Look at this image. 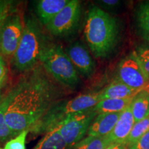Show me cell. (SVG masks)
<instances>
[{
    "label": "cell",
    "instance_id": "12",
    "mask_svg": "<svg viewBox=\"0 0 149 149\" xmlns=\"http://www.w3.org/2000/svg\"><path fill=\"white\" fill-rule=\"evenodd\" d=\"M122 113H100L91 123L87 135L98 137L109 135L114 128Z\"/></svg>",
    "mask_w": 149,
    "mask_h": 149
},
{
    "label": "cell",
    "instance_id": "13",
    "mask_svg": "<svg viewBox=\"0 0 149 149\" xmlns=\"http://www.w3.org/2000/svg\"><path fill=\"white\" fill-rule=\"evenodd\" d=\"M70 0H40L36 3L35 11L39 19L46 26Z\"/></svg>",
    "mask_w": 149,
    "mask_h": 149
},
{
    "label": "cell",
    "instance_id": "32",
    "mask_svg": "<svg viewBox=\"0 0 149 149\" xmlns=\"http://www.w3.org/2000/svg\"><path fill=\"white\" fill-rule=\"evenodd\" d=\"M0 149H3V148L1 147V146H0Z\"/></svg>",
    "mask_w": 149,
    "mask_h": 149
},
{
    "label": "cell",
    "instance_id": "21",
    "mask_svg": "<svg viewBox=\"0 0 149 149\" xmlns=\"http://www.w3.org/2000/svg\"><path fill=\"white\" fill-rule=\"evenodd\" d=\"M148 131H149V116L135 123L128 139H126V146L128 147L134 144Z\"/></svg>",
    "mask_w": 149,
    "mask_h": 149
},
{
    "label": "cell",
    "instance_id": "5",
    "mask_svg": "<svg viewBox=\"0 0 149 149\" xmlns=\"http://www.w3.org/2000/svg\"><path fill=\"white\" fill-rule=\"evenodd\" d=\"M40 64L54 80L70 89H74L80 82L79 73L63 48L49 41L43 50Z\"/></svg>",
    "mask_w": 149,
    "mask_h": 149
},
{
    "label": "cell",
    "instance_id": "19",
    "mask_svg": "<svg viewBox=\"0 0 149 149\" xmlns=\"http://www.w3.org/2000/svg\"><path fill=\"white\" fill-rule=\"evenodd\" d=\"M8 104V97L6 93L0 101V143H6L14 137L6 121V112Z\"/></svg>",
    "mask_w": 149,
    "mask_h": 149
},
{
    "label": "cell",
    "instance_id": "23",
    "mask_svg": "<svg viewBox=\"0 0 149 149\" xmlns=\"http://www.w3.org/2000/svg\"><path fill=\"white\" fill-rule=\"evenodd\" d=\"M29 130H24L6 143L3 149H26V141Z\"/></svg>",
    "mask_w": 149,
    "mask_h": 149
},
{
    "label": "cell",
    "instance_id": "7",
    "mask_svg": "<svg viewBox=\"0 0 149 149\" xmlns=\"http://www.w3.org/2000/svg\"><path fill=\"white\" fill-rule=\"evenodd\" d=\"M22 15L13 11L3 21L0 29V55L12 59L21 41L24 28Z\"/></svg>",
    "mask_w": 149,
    "mask_h": 149
},
{
    "label": "cell",
    "instance_id": "11",
    "mask_svg": "<svg viewBox=\"0 0 149 149\" xmlns=\"http://www.w3.org/2000/svg\"><path fill=\"white\" fill-rule=\"evenodd\" d=\"M135 124L133 115L130 107L122 112L120 118L115 124L114 128L109 135L108 140L111 143H120L126 144V139L130 135L133 126Z\"/></svg>",
    "mask_w": 149,
    "mask_h": 149
},
{
    "label": "cell",
    "instance_id": "6",
    "mask_svg": "<svg viewBox=\"0 0 149 149\" xmlns=\"http://www.w3.org/2000/svg\"><path fill=\"white\" fill-rule=\"evenodd\" d=\"M97 115L93 108L69 116L56 126L68 147L74 146L84 139Z\"/></svg>",
    "mask_w": 149,
    "mask_h": 149
},
{
    "label": "cell",
    "instance_id": "18",
    "mask_svg": "<svg viewBox=\"0 0 149 149\" xmlns=\"http://www.w3.org/2000/svg\"><path fill=\"white\" fill-rule=\"evenodd\" d=\"M136 17L139 32L149 44V1L141 3L137 9Z\"/></svg>",
    "mask_w": 149,
    "mask_h": 149
},
{
    "label": "cell",
    "instance_id": "29",
    "mask_svg": "<svg viewBox=\"0 0 149 149\" xmlns=\"http://www.w3.org/2000/svg\"><path fill=\"white\" fill-rule=\"evenodd\" d=\"M4 85H5V83H0V91H1V88L4 86Z\"/></svg>",
    "mask_w": 149,
    "mask_h": 149
},
{
    "label": "cell",
    "instance_id": "15",
    "mask_svg": "<svg viewBox=\"0 0 149 149\" xmlns=\"http://www.w3.org/2000/svg\"><path fill=\"white\" fill-rule=\"evenodd\" d=\"M135 123L149 116V87L147 86L133 97L130 105Z\"/></svg>",
    "mask_w": 149,
    "mask_h": 149
},
{
    "label": "cell",
    "instance_id": "16",
    "mask_svg": "<svg viewBox=\"0 0 149 149\" xmlns=\"http://www.w3.org/2000/svg\"><path fill=\"white\" fill-rule=\"evenodd\" d=\"M133 97L126 99H107L100 100L93 107V110L98 114L100 113H122L130 107Z\"/></svg>",
    "mask_w": 149,
    "mask_h": 149
},
{
    "label": "cell",
    "instance_id": "9",
    "mask_svg": "<svg viewBox=\"0 0 149 149\" xmlns=\"http://www.w3.org/2000/svg\"><path fill=\"white\" fill-rule=\"evenodd\" d=\"M117 80L136 90H141L149 86V78L134 51L119 63Z\"/></svg>",
    "mask_w": 149,
    "mask_h": 149
},
{
    "label": "cell",
    "instance_id": "25",
    "mask_svg": "<svg viewBox=\"0 0 149 149\" xmlns=\"http://www.w3.org/2000/svg\"><path fill=\"white\" fill-rule=\"evenodd\" d=\"M13 12V2L10 1H0V22L5 19Z\"/></svg>",
    "mask_w": 149,
    "mask_h": 149
},
{
    "label": "cell",
    "instance_id": "1",
    "mask_svg": "<svg viewBox=\"0 0 149 149\" xmlns=\"http://www.w3.org/2000/svg\"><path fill=\"white\" fill-rule=\"evenodd\" d=\"M60 84L38 64L23 72L6 92L8 104L6 121L14 137L29 130L61 95Z\"/></svg>",
    "mask_w": 149,
    "mask_h": 149
},
{
    "label": "cell",
    "instance_id": "30",
    "mask_svg": "<svg viewBox=\"0 0 149 149\" xmlns=\"http://www.w3.org/2000/svg\"><path fill=\"white\" fill-rule=\"evenodd\" d=\"M3 95L2 94V93H1V91H0V101H1V99H2Z\"/></svg>",
    "mask_w": 149,
    "mask_h": 149
},
{
    "label": "cell",
    "instance_id": "24",
    "mask_svg": "<svg viewBox=\"0 0 149 149\" xmlns=\"http://www.w3.org/2000/svg\"><path fill=\"white\" fill-rule=\"evenodd\" d=\"M127 148L128 149H149V131Z\"/></svg>",
    "mask_w": 149,
    "mask_h": 149
},
{
    "label": "cell",
    "instance_id": "2",
    "mask_svg": "<svg viewBox=\"0 0 149 149\" xmlns=\"http://www.w3.org/2000/svg\"><path fill=\"white\" fill-rule=\"evenodd\" d=\"M84 35L95 57L105 58L114 51L118 43L120 26L116 18L94 6L88 13Z\"/></svg>",
    "mask_w": 149,
    "mask_h": 149
},
{
    "label": "cell",
    "instance_id": "17",
    "mask_svg": "<svg viewBox=\"0 0 149 149\" xmlns=\"http://www.w3.org/2000/svg\"><path fill=\"white\" fill-rule=\"evenodd\" d=\"M67 147L59 128L55 126L47 132L33 149H66Z\"/></svg>",
    "mask_w": 149,
    "mask_h": 149
},
{
    "label": "cell",
    "instance_id": "22",
    "mask_svg": "<svg viewBox=\"0 0 149 149\" xmlns=\"http://www.w3.org/2000/svg\"><path fill=\"white\" fill-rule=\"evenodd\" d=\"M134 52L149 78V44L138 46Z\"/></svg>",
    "mask_w": 149,
    "mask_h": 149
},
{
    "label": "cell",
    "instance_id": "4",
    "mask_svg": "<svg viewBox=\"0 0 149 149\" xmlns=\"http://www.w3.org/2000/svg\"><path fill=\"white\" fill-rule=\"evenodd\" d=\"M100 92L80 94L70 100L57 102L29 130L34 135L46 133L67 117L93 109L99 102Z\"/></svg>",
    "mask_w": 149,
    "mask_h": 149
},
{
    "label": "cell",
    "instance_id": "14",
    "mask_svg": "<svg viewBox=\"0 0 149 149\" xmlns=\"http://www.w3.org/2000/svg\"><path fill=\"white\" fill-rule=\"evenodd\" d=\"M142 90V89H141ZM141 90H136L121 81L115 80L104 90L100 91V100L107 99H126L133 97Z\"/></svg>",
    "mask_w": 149,
    "mask_h": 149
},
{
    "label": "cell",
    "instance_id": "20",
    "mask_svg": "<svg viewBox=\"0 0 149 149\" xmlns=\"http://www.w3.org/2000/svg\"><path fill=\"white\" fill-rule=\"evenodd\" d=\"M109 144L111 143L108 140L107 136L88 135L73 146V149H105Z\"/></svg>",
    "mask_w": 149,
    "mask_h": 149
},
{
    "label": "cell",
    "instance_id": "8",
    "mask_svg": "<svg viewBox=\"0 0 149 149\" xmlns=\"http://www.w3.org/2000/svg\"><path fill=\"white\" fill-rule=\"evenodd\" d=\"M81 17V2L70 0L60 12L46 26V29L55 37H65L77 29Z\"/></svg>",
    "mask_w": 149,
    "mask_h": 149
},
{
    "label": "cell",
    "instance_id": "10",
    "mask_svg": "<svg viewBox=\"0 0 149 149\" xmlns=\"http://www.w3.org/2000/svg\"><path fill=\"white\" fill-rule=\"evenodd\" d=\"M65 52L78 73L87 78L91 77L94 74L95 63L83 44L79 42L72 43Z\"/></svg>",
    "mask_w": 149,
    "mask_h": 149
},
{
    "label": "cell",
    "instance_id": "31",
    "mask_svg": "<svg viewBox=\"0 0 149 149\" xmlns=\"http://www.w3.org/2000/svg\"><path fill=\"white\" fill-rule=\"evenodd\" d=\"M4 20H5V19H4ZM4 20H3V21H4ZM3 21H2V22H0V29H1V26H2V24H3Z\"/></svg>",
    "mask_w": 149,
    "mask_h": 149
},
{
    "label": "cell",
    "instance_id": "3",
    "mask_svg": "<svg viewBox=\"0 0 149 149\" xmlns=\"http://www.w3.org/2000/svg\"><path fill=\"white\" fill-rule=\"evenodd\" d=\"M49 40L33 17L24 24L21 41L12 58V64L17 71L27 72L40 63L42 53Z\"/></svg>",
    "mask_w": 149,
    "mask_h": 149
},
{
    "label": "cell",
    "instance_id": "28",
    "mask_svg": "<svg viewBox=\"0 0 149 149\" xmlns=\"http://www.w3.org/2000/svg\"><path fill=\"white\" fill-rule=\"evenodd\" d=\"M105 149H127V146L124 144L120 143H111Z\"/></svg>",
    "mask_w": 149,
    "mask_h": 149
},
{
    "label": "cell",
    "instance_id": "27",
    "mask_svg": "<svg viewBox=\"0 0 149 149\" xmlns=\"http://www.w3.org/2000/svg\"><path fill=\"white\" fill-rule=\"evenodd\" d=\"M100 2L107 8H114L120 4V1L118 0H102Z\"/></svg>",
    "mask_w": 149,
    "mask_h": 149
},
{
    "label": "cell",
    "instance_id": "26",
    "mask_svg": "<svg viewBox=\"0 0 149 149\" xmlns=\"http://www.w3.org/2000/svg\"><path fill=\"white\" fill-rule=\"evenodd\" d=\"M8 76V68L4 59L0 55V83H6Z\"/></svg>",
    "mask_w": 149,
    "mask_h": 149
}]
</instances>
